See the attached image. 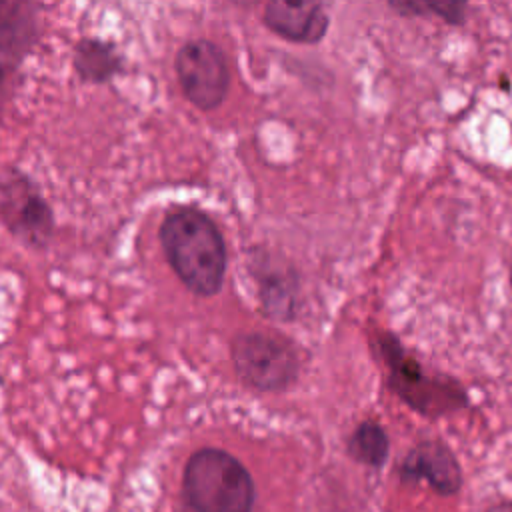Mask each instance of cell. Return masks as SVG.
Wrapping results in <instances>:
<instances>
[{"instance_id": "6da1fadb", "label": "cell", "mask_w": 512, "mask_h": 512, "mask_svg": "<svg viewBox=\"0 0 512 512\" xmlns=\"http://www.w3.org/2000/svg\"><path fill=\"white\" fill-rule=\"evenodd\" d=\"M158 238L166 262L192 294L210 298L220 292L228 252L220 228L206 212L192 206L168 212Z\"/></svg>"}, {"instance_id": "7a4b0ae2", "label": "cell", "mask_w": 512, "mask_h": 512, "mask_svg": "<svg viewBox=\"0 0 512 512\" xmlns=\"http://www.w3.org/2000/svg\"><path fill=\"white\" fill-rule=\"evenodd\" d=\"M254 480L248 468L222 448L196 450L182 474L184 512H252Z\"/></svg>"}, {"instance_id": "3957f363", "label": "cell", "mask_w": 512, "mask_h": 512, "mask_svg": "<svg viewBox=\"0 0 512 512\" xmlns=\"http://www.w3.org/2000/svg\"><path fill=\"white\" fill-rule=\"evenodd\" d=\"M376 350L388 366V390L414 412L438 418L468 404V394L460 382L450 376L428 374L394 334L380 332L376 338Z\"/></svg>"}, {"instance_id": "277c9868", "label": "cell", "mask_w": 512, "mask_h": 512, "mask_svg": "<svg viewBox=\"0 0 512 512\" xmlns=\"http://www.w3.org/2000/svg\"><path fill=\"white\" fill-rule=\"evenodd\" d=\"M238 378L258 392H284L300 374V356L292 340L274 332H242L230 342Z\"/></svg>"}, {"instance_id": "5b68a950", "label": "cell", "mask_w": 512, "mask_h": 512, "mask_svg": "<svg viewBox=\"0 0 512 512\" xmlns=\"http://www.w3.org/2000/svg\"><path fill=\"white\" fill-rule=\"evenodd\" d=\"M0 220L16 240L32 250H44L56 228L54 212L40 186L16 166L0 172Z\"/></svg>"}, {"instance_id": "8992f818", "label": "cell", "mask_w": 512, "mask_h": 512, "mask_svg": "<svg viewBox=\"0 0 512 512\" xmlns=\"http://www.w3.org/2000/svg\"><path fill=\"white\" fill-rule=\"evenodd\" d=\"M186 100L202 110H216L230 92V64L224 50L206 38L188 40L174 60Z\"/></svg>"}, {"instance_id": "52a82bcc", "label": "cell", "mask_w": 512, "mask_h": 512, "mask_svg": "<svg viewBox=\"0 0 512 512\" xmlns=\"http://www.w3.org/2000/svg\"><path fill=\"white\" fill-rule=\"evenodd\" d=\"M38 2L0 0V116L14 100L20 70L40 40Z\"/></svg>"}, {"instance_id": "ba28073f", "label": "cell", "mask_w": 512, "mask_h": 512, "mask_svg": "<svg viewBox=\"0 0 512 512\" xmlns=\"http://www.w3.org/2000/svg\"><path fill=\"white\" fill-rule=\"evenodd\" d=\"M400 476L408 482H428L438 494H456L462 486V470L452 450L440 440L416 444L400 466Z\"/></svg>"}, {"instance_id": "9c48e42d", "label": "cell", "mask_w": 512, "mask_h": 512, "mask_svg": "<svg viewBox=\"0 0 512 512\" xmlns=\"http://www.w3.org/2000/svg\"><path fill=\"white\" fill-rule=\"evenodd\" d=\"M262 22L276 36L296 44H318L330 26V18L320 2H280L264 6Z\"/></svg>"}, {"instance_id": "30bf717a", "label": "cell", "mask_w": 512, "mask_h": 512, "mask_svg": "<svg viewBox=\"0 0 512 512\" xmlns=\"http://www.w3.org/2000/svg\"><path fill=\"white\" fill-rule=\"evenodd\" d=\"M72 68L84 82L106 84L124 70V60L116 44L86 36L72 48Z\"/></svg>"}, {"instance_id": "8fae6325", "label": "cell", "mask_w": 512, "mask_h": 512, "mask_svg": "<svg viewBox=\"0 0 512 512\" xmlns=\"http://www.w3.org/2000/svg\"><path fill=\"white\" fill-rule=\"evenodd\" d=\"M262 308L268 316L290 322L298 308V278L290 270L272 266L260 258V268H254Z\"/></svg>"}, {"instance_id": "7c38bea8", "label": "cell", "mask_w": 512, "mask_h": 512, "mask_svg": "<svg viewBox=\"0 0 512 512\" xmlns=\"http://www.w3.org/2000/svg\"><path fill=\"white\" fill-rule=\"evenodd\" d=\"M388 452H390L388 434L374 420L360 422L348 438V454L360 464L380 468L384 466Z\"/></svg>"}, {"instance_id": "4fadbf2b", "label": "cell", "mask_w": 512, "mask_h": 512, "mask_svg": "<svg viewBox=\"0 0 512 512\" xmlns=\"http://www.w3.org/2000/svg\"><path fill=\"white\" fill-rule=\"evenodd\" d=\"M392 10L402 16H438L448 24H462L466 20V4L462 2H390Z\"/></svg>"}, {"instance_id": "5bb4252c", "label": "cell", "mask_w": 512, "mask_h": 512, "mask_svg": "<svg viewBox=\"0 0 512 512\" xmlns=\"http://www.w3.org/2000/svg\"><path fill=\"white\" fill-rule=\"evenodd\" d=\"M486 512H512V502H502V504H496V506L488 508Z\"/></svg>"}]
</instances>
